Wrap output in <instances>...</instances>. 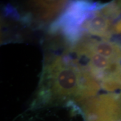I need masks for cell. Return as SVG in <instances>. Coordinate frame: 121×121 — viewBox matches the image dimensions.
Segmentation results:
<instances>
[{"mask_svg": "<svg viewBox=\"0 0 121 121\" xmlns=\"http://www.w3.org/2000/svg\"><path fill=\"white\" fill-rule=\"evenodd\" d=\"M47 89L57 98L74 97L82 102L98 93L100 85L85 67L76 60L56 57L44 73Z\"/></svg>", "mask_w": 121, "mask_h": 121, "instance_id": "obj_1", "label": "cell"}, {"mask_svg": "<svg viewBox=\"0 0 121 121\" xmlns=\"http://www.w3.org/2000/svg\"><path fill=\"white\" fill-rule=\"evenodd\" d=\"M78 56L84 57L87 66H84L101 86L109 89H121V65L91 51L81 42L74 46Z\"/></svg>", "mask_w": 121, "mask_h": 121, "instance_id": "obj_2", "label": "cell"}, {"mask_svg": "<svg viewBox=\"0 0 121 121\" xmlns=\"http://www.w3.org/2000/svg\"><path fill=\"white\" fill-rule=\"evenodd\" d=\"M100 6L86 1L70 3L50 29L51 33H60L70 42L78 41L84 33L83 24L94 10Z\"/></svg>", "mask_w": 121, "mask_h": 121, "instance_id": "obj_3", "label": "cell"}, {"mask_svg": "<svg viewBox=\"0 0 121 121\" xmlns=\"http://www.w3.org/2000/svg\"><path fill=\"white\" fill-rule=\"evenodd\" d=\"M100 6L94 10L83 24V31L108 40L111 37L114 28L112 20L100 10Z\"/></svg>", "mask_w": 121, "mask_h": 121, "instance_id": "obj_4", "label": "cell"}, {"mask_svg": "<svg viewBox=\"0 0 121 121\" xmlns=\"http://www.w3.org/2000/svg\"><path fill=\"white\" fill-rule=\"evenodd\" d=\"M80 42L87 48L103 57L114 60H121V46L106 40H98L93 39H81Z\"/></svg>", "mask_w": 121, "mask_h": 121, "instance_id": "obj_5", "label": "cell"}, {"mask_svg": "<svg viewBox=\"0 0 121 121\" xmlns=\"http://www.w3.org/2000/svg\"><path fill=\"white\" fill-rule=\"evenodd\" d=\"M66 1H34L33 4L37 9L38 15L41 19H52L63 8Z\"/></svg>", "mask_w": 121, "mask_h": 121, "instance_id": "obj_6", "label": "cell"}, {"mask_svg": "<svg viewBox=\"0 0 121 121\" xmlns=\"http://www.w3.org/2000/svg\"><path fill=\"white\" fill-rule=\"evenodd\" d=\"M87 121H121V117L109 114H100L86 116Z\"/></svg>", "mask_w": 121, "mask_h": 121, "instance_id": "obj_7", "label": "cell"}, {"mask_svg": "<svg viewBox=\"0 0 121 121\" xmlns=\"http://www.w3.org/2000/svg\"><path fill=\"white\" fill-rule=\"evenodd\" d=\"M114 30L119 34H121V20L117 22L114 27Z\"/></svg>", "mask_w": 121, "mask_h": 121, "instance_id": "obj_8", "label": "cell"}, {"mask_svg": "<svg viewBox=\"0 0 121 121\" xmlns=\"http://www.w3.org/2000/svg\"><path fill=\"white\" fill-rule=\"evenodd\" d=\"M117 4H118V5L119 6L121 7V1H118Z\"/></svg>", "mask_w": 121, "mask_h": 121, "instance_id": "obj_9", "label": "cell"}]
</instances>
